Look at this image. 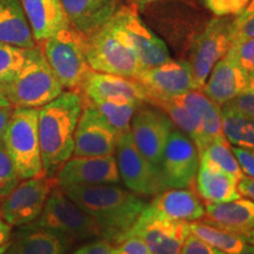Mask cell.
Returning a JSON list of instances; mask_svg holds the SVG:
<instances>
[{"label":"cell","instance_id":"cell-1","mask_svg":"<svg viewBox=\"0 0 254 254\" xmlns=\"http://www.w3.org/2000/svg\"><path fill=\"white\" fill-rule=\"evenodd\" d=\"M99 226L101 239L116 245L131 230L147 202L118 184L75 186L64 190Z\"/></svg>","mask_w":254,"mask_h":254},{"label":"cell","instance_id":"cell-2","mask_svg":"<svg viewBox=\"0 0 254 254\" xmlns=\"http://www.w3.org/2000/svg\"><path fill=\"white\" fill-rule=\"evenodd\" d=\"M82 107L81 92L67 90L39 109L38 129L45 176L56 177L60 167L72 158Z\"/></svg>","mask_w":254,"mask_h":254},{"label":"cell","instance_id":"cell-3","mask_svg":"<svg viewBox=\"0 0 254 254\" xmlns=\"http://www.w3.org/2000/svg\"><path fill=\"white\" fill-rule=\"evenodd\" d=\"M39 109L14 107L12 110L2 141L20 180L45 176L41 160Z\"/></svg>","mask_w":254,"mask_h":254},{"label":"cell","instance_id":"cell-4","mask_svg":"<svg viewBox=\"0 0 254 254\" xmlns=\"http://www.w3.org/2000/svg\"><path fill=\"white\" fill-rule=\"evenodd\" d=\"M0 84L11 106L25 109H40L65 91L41 49L11 80Z\"/></svg>","mask_w":254,"mask_h":254},{"label":"cell","instance_id":"cell-5","mask_svg":"<svg viewBox=\"0 0 254 254\" xmlns=\"http://www.w3.org/2000/svg\"><path fill=\"white\" fill-rule=\"evenodd\" d=\"M50 67L66 90H80L91 71L86 57V37L68 26L38 44Z\"/></svg>","mask_w":254,"mask_h":254},{"label":"cell","instance_id":"cell-6","mask_svg":"<svg viewBox=\"0 0 254 254\" xmlns=\"http://www.w3.org/2000/svg\"><path fill=\"white\" fill-rule=\"evenodd\" d=\"M86 57L92 71L135 79L142 66L134 50L109 20L86 37Z\"/></svg>","mask_w":254,"mask_h":254},{"label":"cell","instance_id":"cell-7","mask_svg":"<svg viewBox=\"0 0 254 254\" xmlns=\"http://www.w3.org/2000/svg\"><path fill=\"white\" fill-rule=\"evenodd\" d=\"M32 224L59 234L69 243L101 238L94 219L57 186L51 192L43 212Z\"/></svg>","mask_w":254,"mask_h":254},{"label":"cell","instance_id":"cell-8","mask_svg":"<svg viewBox=\"0 0 254 254\" xmlns=\"http://www.w3.org/2000/svg\"><path fill=\"white\" fill-rule=\"evenodd\" d=\"M116 159L120 180L135 194L153 196L167 189L160 167L152 164L139 152L131 132L119 136Z\"/></svg>","mask_w":254,"mask_h":254},{"label":"cell","instance_id":"cell-9","mask_svg":"<svg viewBox=\"0 0 254 254\" xmlns=\"http://www.w3.org/2000/svg\"><path fill=\"white\" fill-rule=\"evenodd\" d=\"M110 21L134 50L144 69L155 67L172 59L165 41L144 23L134 6L118 8Z\"/></svg>","mask_w":254,"mask_h":254},{"label":"cell","instance_id":"cell-10","mask_svg":"<svg viewBox=\"0 0 254 254\" xmlns=\"http://www.w3.org/2000/svg\"><path fill=\"white\" fill-rule=\"evenodd\" d=\"M232 21L233 19L231 20L227 17L212 19L193 40L189 63L198 90H201L215 64L230 50Z\"/></svg>","mask_w":254,"mask_h":254},{"label":"cell","instance_id":"cell-11","mask_svg":"<svg viewBox=\"0 0 254 254\" xmlns=\"http://www.w3.org/2000/svg\"><path fill=\"white\" fill-rule=\"evenodd\" d=\"M58 186L56 177L20 180L0 206V213L12 227L32 224L43 212L47 199Z\"/></svg>","mask_w":254,"mask_h":254},{"label":"cell","instance_id":"cell-12","mask_svg":"<svg viewBox=\"0 0 254 254\" xmlns=\"http://www.w3.org/2000/svg\"><path fill=\"white\" fill-rule=\"evenodd\" d=\"M200 155L194 142L174 127L168 136L160 167L167 189H189L194 183Z\"/></svg>","mask_w":254,"mask_h":254},{"label":"cell","instance_id":"cell-13","mask_svg":"<svg viewBox=\"0 0 254 254\" xmlns=\"http://www.w3.org/2000/svg\"><path fill=\"white\" fill-rule=\"evenodd\" d=\"M119 134L103 118L90 100L84 98V107L74 134V157L114 155Z\"/></svg>","mask_w":254,"mask_h":254},{"label":"cell","instance_id":"cell-14","mask_svg":"<svg viewBox=\"0 0 254 254\" xmlns=\"http://www.w3.org/2000/svg\"><path fill=\"white\" fill-rule=\"evenodd\" d=\"M174 127L167 114L160 109L142 104L133 116L129 132L139 152L152 164L159 166L165 145Z\"/></svg>","mask_w":254,"mask_h":254},{"label":"cell","instance_id":"cell-15","mask_svg":"<svg viewBox=\"0 0 254 254\" xmlns=\"http://www.w3.org/2000/svg\"><path fill=\"white\" fill-rule=\"evenodd\" d=\"M190 234V222L166 220L148 214L142 209L134 225L124 238L139 237L145 241L152 254H180Z\"/></svg>","mask_w":254,"mask_h":254},{"label":"cell","instance_id":"cell-16","mask_svg":"<svg viewBox=\"0 0 254 254\" xmlns=\"http://www.w3.org/2000/svg\"><path fill=\"white\" fill-rule=\"evenodd\" d=\"M135 80L146 88L150 99H172L189 91L198 90L192 68L186 60L171 59L155 67L142 69Z\"/></svg>","mask_w":254,"mask_h":254},{"label":"cell","instance_id":"cell-17","mask_svg":"<svg viewBox=\"0 0 254 254\" xmlns=\"http://www.w3.org/2000/svg\"><path fill=\"white\" fill-rule=\"evenodd\" d=\"M60 189L119 184L120 176L116 154L104 157H73L57 173Z\"/></svg>","mask_w":254,"mask_h":254},{"label":"cell","instance_id":"cell-18","mask_svg":"<svg viewBox=\"0 0 254 254\" xmlns=\"http://www.w3.org/2000/svg\"><path fill=\"white\" fill-rule=\"evenodd\" d=\"M85 99L94 100H131L146 104L150 94L138 80L122 75L91 71L80 87Z\"/></svg>","mask_w":254,"mask_h":254},{"label":"cell","instance_id":"cell-19","mask_svg":"<svg viewBox=\"0 0 254 254\" xmlns=\"http://www.w3.org/2000/svg\"><path fill=\"white\" fill-rule=\"evenodd\" d=\"M145 212L171 221L193 222L205 218V205L196 193L189 189H166L158 193Z\"/></svg>","mask_w":254,"mask_h":254},{"label":"cell","instance_id":"cell-20","mask_svg":"<svg viewBox=\"0 0 254 254\" xmlns=\"http://www.w3.org/2000/svg\"><path fill=\"white\" fill-rule=\"evenodd\" d=\"M250 80L232 60L225 56L209 73L201 92L219 107L226 105L250 87Z\"/></svg>","mask_w":254,"mask_h":254},{"label":"cell","instance_id":"cell-21","mask_svg":"<svg viewBox=\"0 0 254 254\" xmlns=\"http://www.w3.org/2000/svg\"><path fill=\"white\" fill-rule=\"evenodd\" d=\"M69 26L90 37L118 9V0H60Z\"/></svg>","mask_w":254,"mask_h":254},{"label":"cell","instance_id":"cell-22","mask_svg":"<svg viewBox=\"0 0 254 254\" xmlns=\"http://www.w3.org/2000/svg\"><path fill=\"white\" fill-rule=\"evenodd\" d=\"M192 113L198 128V139L195 146L199 153L218 136L224 135L221 124V110L213 101L208 99L200 90L186 92L176 97Z\"/></svg>","mask_w":254,"mask_h":254},{"label":"cell","instance_id":"cell-23","mask_svg":"<svg viewBox=\"0 0 254 254\" xmlns=\"http://www.w3.org/2000/svg\"><path fill=\"white\" fill-rule=\"evenodd\" d=\"M37 44L69 26L60 0H20Z\"/></svg>","mask_w":254,"mask_h":254},{"label":"cell","instance_id":"cell-24","mask_svg":"<svg viewBox=\"0 0 254 254\" xmlns=\"http://www.w3.org/2000/svg\"><path fill=\"white\" fill-rule=\"evenodd\" d=\"M18 228L9 246L13 254H67L72 245L64 237L34 224Z\"/></svg>","mask_w":254,"mask_h":254},{"label":"cell","instance_id":"cell-25","mask_svg":"<svg viewBox=\"0 0 254 254\" xmlns=\"http://www.w3.org/2000/svg\"><path fill=\"white\" fill-rule=\"evenodd\" d=\"M205 211V222L208 224L240 234L254 230V201L249 198L206 204Z\"/></svg>","mask_w":254,"mask_h":254},{"label":"cell","instance_id":"cell-26","mask_svg":"<svg viewBox=\"0 0 254 254\" xmlns=\"http://www.w3.org/2000/svg\"><path fill=\"white\" fill-rule=\"evenodd\" d=\"M194 182L196 192L206 204H222L243 196L236 178L212 165L200 164Z\"/></svg>","mask_w":254,"mask_h":254},{"label":"cell","instance_id":"cell-27","mask_svg":"<svg viewBox=\"0 0 254 254\" xmlns=\"http://www.w3.org/2000/svg\"><path fill=\"white\" fill-rule=\"evenodd\" d=\"M0 43L23 49L38 46L20 0H0Z\"/></svg>","mask_w":254,"mask_h":254},{"label":"cell","instance_id":"cell-28","mask_svg":"<svg viewBox=\"0 0 254 254\" xmlns=\"http://www.w3.org/2000/svg\"><path fill=\"white\" fill-rule=\"evenodd\" d=\"M190 228L193 236L225 254L240 253L249 244L243 234L225 230L208 222H190Z\"/></svg>","mask_w":254,"mask_h":254},{"label":"cell","instance_id":"cell-29","mask_svg":"<svg viewBox=\"0 0 254 254\" xmlns=\"http://www.w3.org/2000/svg\"><path fill=\"white\" fill-rule=\"evenodd\" d=\"M91 103L119 135L129 133L133 116L142 105L131 100H94Z\"/></svg>","mask_w":254,"mask_h":254},{"label":"cell","instance_id":"cell-30","mask_svg":"<svg viewBox=\"0 0 254 254\" xmlns=\"http://www.w3.org/2000/svg\"><path fill=\"white\" fill-rule=\"evenodd\" d=\"M222 133L226 140L233 146L254 148V118L220 107Z\"/></svg>","mask_w":254,"mask_h":254},{"label":"cell","instance_id":"cell-31","mask_svg":"<svg viewBox=\"0 0 254 254\" xmlns=\"http://www.w3.org/2000/svg\"><path fill=\"white\" fill-rule=\"evenodd\" d=\"M199 155L200 164H207L220 168L224 172L236 178L238 182L244 177L236 155L232 152L231 144L224 135L218 136L209 142Z\"/></svg>","mask_w":254,"mask_h":254},{"label":"cell","instance_id":"cell-32","mask_svg":"<svg viewBox=\"0 0 254 254\" xmlns=\"http://www.w3.org/2000/svg\"><path fill=\"white\" fill-rule=\"evenodd\" d=\"M147 104L160 109L163 112L167 114L168 118L173 123L179 131L186 134L195 144L198 139V128H196L195 120L193 118L190 110L180 103L176 98L172 99H150Z\"/></svg>","mask_w":254,"mask_h":254},{"label":"cell","instance_id":"cell-33","mask_svg":"<svg viewBox=\"0 0 254 254\" xmlns=\"http://www.w3.org/2000/svg\"><path fill=\"white\" fill-rule=\"evenodd\" d=\"M40 47L23 49L0 43V82L11 80L21 68L38 55Z\"/></svg>","mask_w":254,"mask_h":254},{"label":"cell","instance_id":"cell-34","mask_svg":"<svg viewBox=\"0 0 254 254\" xmlns=\"http://www.w3.org/2000/svg\"><path fill=\"white\" fill-rule=\"evenodd\" d=\"M226 56L246 75L250 86H254V38L233 41Z\"/></svg>","mask_w":254,"mask_h":254},{"label":"cell","instance_id":"cell-35","mask_svg":"<svg viewBox=\"0 0 254 254\" xmlns=\"http://www.w3.org/2000/svg\"><path fill=\"white\" fill-rule=\"evenodd\" d=\"M19 182L20 178L6 151L4 141L0 140V206Z\"/></svg>","mask_w":254,"mask_h":254},{"label":"cell","instance_id":"cell-36","mask_svg":"<svg viewBox=\"0 0 254 254\" xmlns=\"http://www.w3.org/2000/svg\"><path fill=\"white\" fill-rule=\"evenodd\" d=\"M202 4L215 17L238 15L249 5L250 0H201Z\"/></svg>","mask_w":254,"mask_h":254},{"label":"cell","instance_id":"cell-37","mask_svg":"<svg viewBox=\"0 0 254 254\" xmlns=\"http://www.w3.org/2000/svg\"><path fill=\"white\" fill-rule=\"evenodd\" d=\"M222 107L233 111V112L239 113L241 116L254 118V86H251L238 94L231 101Z\"/></svg>","mask_w":254,"mask_h":254},{"label":"cell","instance_id":"cell-38","mask_svg":"<svg viewBox=\"0 0 254 254\" xmlns=\"http://www.w3.org/2000/svg\"><path fill=\"white\" fill-rule=\"evenodd\" d=\"M116 254H152L146 243L139 237L127 236L114 245Z\"/></svg>","mask_w":254,"mask_h":254},{"label":"cell","instance_id":"cell-39","mask_svg":"<svg viewBox=\"0 0 254 254\" xmlns=\"http://www.w3.org/2000/svg\"><path fill=\"white\" fill-rule=\"evenodd\" d=\"M232 152L236 155L244 176L254 179V148H244L231 145Z\"/></svg>","mask_w":254,"mask_h":254},{"label":"cell","instance_id":"cell-40","mask_svg":"<svg viewBox=\"0 0 254 254\" xmlns=\"http://www.w3.org/2000/svg\"><path fill=\"white\" fill-rule=\"evenodd\" d=\"M180 254H225L221 251H219L214 247L209 246L208 244L200 240L199 238L193 236L192 233L187 237V239L184 243Z\"/></svg>","mask_w":254,"mask_h":254},{"label":"cell","instance_id":"cell-41","mask_svg":"<svg viewBox=\"0 0 254 254\" xmlns=\"http://www.w3.org/2000/svg\"><path fill=\"white\" fill-rule=\"evenodd\" d=\"M246 38H254V14L241 21H232V43Z\"/></svg>","mask_w":254,"mask_h":254},{"label":"cell","instance_id":"cell-42","mask_svg":"<svg viewBox=\"0 0 254 254\" xmlns=\"http://www.w3.org/2000/svg\"><path fill=\"white\" fill-rule=\"evenodd\" d=\"M72 254H116L114 245L105 239H99L85 244Z\"/></svg>","mask_w":254,"mask_h":254},{"label":"cell","instance_id":"cell-43","mask_svg":"<svg viewBox=\"0 0 254 254\" xmlns=\"http://www.w3.org/2000/svg\"><path fill=\"white\" fill-rule=\"evenodd\" d=\"M238 190H239L240 194L246 196L254 201V179L244 176L238 182Z\"/></svg>","mask_w":254,"mask_h":254},{"label":"cell","instance_id":"cell-44","mask_svg":"<svg viewBox=\"0 0 254 254\" xmlns=\"http://www.w3.org/2000/svg\"><path fill=\"white\" fill-rule=\"evenodd\" d=\"M11 232L12 226L4 220L1 213H0V247L8 243L9 238H11Z\"/></svg>","mask_w":254,"mask_h":254},{"label":"cell","instance_id":"cell-45","mask_svg":"<svg viewBox=\"0 0 254 254\" xmlns=\"http://www.w3.org/2000/svg\"><path fill=\"white\" fill-rule=\"evenodd\" d=\"M12 110L13 107H6V109H0V140H2V136H4V132L6 126H7L8 119L11 117Z\"/></svg>","mask_w":254,"mask_h":254},{"label":"cell","instance_id":"cell-46","mask_svg":"<svg viewBox=\"0 0 254 254\" xmlns=\"http://www.w3.org/2000/svg\"><path fill=\"white\" fill-rule=\"evenodd\" d=\"M253 14H254V0H250V2H249V5H247V7L244 9V11L241 12L240 14L236 15L234 20L241 21V20H244V19L249 18V17H251V15H253Z\"/></svg>","mask_w":254,"mask_h":254},{"label":"cell","instance_id":"cell-47","mask_svg":"<svg viewBox=\"0 0 254 254\" xmlns=\"http://www.w3.org/2000/svg\"><path fill=\"white\" fill-rule=\"evenodd\" d=\"M6 107H12V106L11 104H9L7 98H6L1 84H0V109H6Z\"/></svg>","mask_w":254,"mask_h":254},{"label":"cell","instance_id":"cell-48","mask_svg":"<svg viewBox=\"0 0 254 254\" xmlns=\"http://www.w3.org/2000/svg\"><path fill=\"white\" fill-rule=\"evenodd\" d=\"M127 1L131 2L133 6H145L147 4H151V2L160 1V0H127Z\"/></svg>","mask_w":254,"mask_h":254},{"label":"cell","instance_id":"cell-49","mask_svg":"<svg viewBox=\"0 0 254 254\" xmlns=\"http://www.w3.org/2000/svg\"><path fill=\"white\" fill-rule=\"evenodd\" d=\"M241 234H243V237L245 238V240L247 241V243L254 246V230L245 232V233H241Z\"/></svg>","mask_w":254,"mask_h":254},{"label":"cell","instance_id":"cell-50","mask_svg":"<svg viewBox=\"0 0 254 254\" xmlns=\"http://www.w3.org/2000/svg\"><path fill=\"white\" fill-rule=\"evenodd\" d=\"M238 254H254V246L251 244H247V246Z\"/></svg>","mask_w":254,"mask_h":254},{"label":"cell","instance_id":"cell-51","mask_svg":"<svg viewBox=\"0 0 254 254\" xmlns=\"http://www.w3.org/2000/svg\"><path fill=\"white\" fill-rule=\"evenodd\" d=\"M9 246H11V241H8V243H6L5 245L0 247V254H6V252H7L9 249Z\"/></svg>","mask_w":254,"mask_h":254},{"label":"cell","instance_id":"cell-52","mask_svg":"<svg viewBox=\"0 0 254 254\" xmlns=\"http://www.w3.org/2000/svg\"><path fill=\"white\" fill-rule=\"evenodd\" d=\"M6 254H13V252H12V251L8 249V251H7V252H6Z\"/></svg>","mask_w":254,"mask_h":254},{"label":"cell","instance_id":"cell-53","mask_svg":"<svg viewBox=\"0 0 254 254\" xmlns=\"http://www.w3.org/2000/svg\"><path fill=\"white\" fill-rule=\"evenodd\" d=\"M250 87H251V86H250Z\"/></svg>","mask_w":254,"mask_h":254}]
</instances>
